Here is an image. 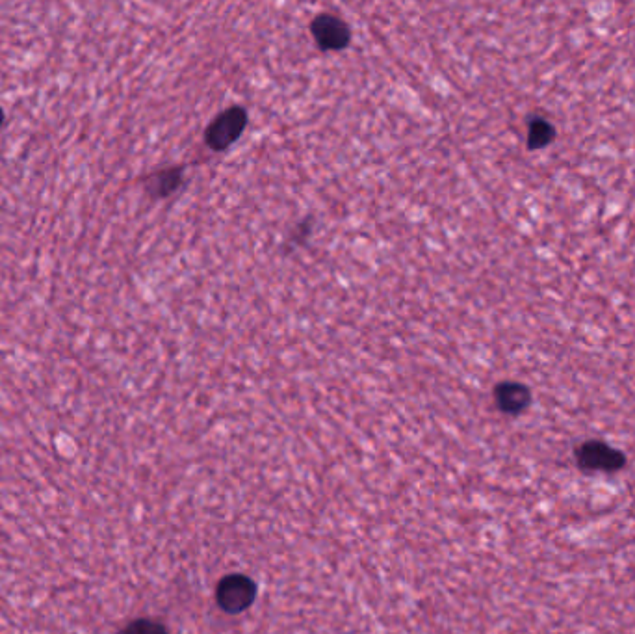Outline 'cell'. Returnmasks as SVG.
<instances>
[{
    "instance_id": "cell-1",
    "label": "cell",
    "mask_w": 635,
    "mask_h": 634,
    "mask_svg": "<svg viewBox=\"0 0 635 634\" xmlns=\"http://www.w3.org/2000/svg\"><path fill=\"white\" fill-rule=\"evenodd\" d=\"M576 462L584 473H619L626 465V456L600 439L584 441L576 449Z\"/></svg>"
},
{
    "instance_id": "cell-2",
    "label": "cell",
    "mask_w": 635,
    "mask_h": 634,
    "mask_svg": "<svg viewBox=\"0 0 635 634\" xmlns=\"http://www.w3.org/2000/svg\"><path fill=\"white\" fill-rule=\"evenodd\" d=\"M255 597L257 584L240 573L223 577L216 588V601L227 614H242L255 603Z\"/></svg>"
},
{
    "instance_id": "cell-3",
    "label": "cell",
    "mask_w": 635,
    "mask_h": 634,
    "mask_svg": "<svg viewBox=\"0 0 635 634\" xmlns=\"http://www.w3.org/2000/svg\"><path fill=\"white\" fill-rule=\"evenodd\" d=\"M247 125V114L244 108L233 106L227 108L225 112H221L218 118L212 119V123L208 125L205 140L207 146L212 151H223L229 146H233L234 142L240 138V134L244 133Z\"/></svg>"
},
{
    "instance_id": "cell-4",
    "label": "cell",
    "mask_w": 635,
    "mask_h": 634,
    "mask_svg": "<svg viewBox=\"0 0 635 634\" xmlns=\"http://www.w3.org/2000/svg\"><path fill=\"white\" fill-rule=\"evenodd\" d=\"M312 38L322 51H342L351 40V30L346 21L337 15L322 14L311 23Z\"/></svg>"
},
{
    "instance_id": "cell-5",
    "label": "cell",
    "mask_w": 635,
    "mask_h": 634,
    "mask_svg": "<svg viewBox=\"0 0 635 634\" xmlns=\"http://www.w3.org/2000/svg\"><path fill=\"white\" fill-rule=\"evenodd\" d=\"M493 395L496 408L511 417H517L532 406V391L520 382H500L494 387Z\"/></svg>"
},
{
    "instance_id": "cell-6",
    "label": "cell",
    "mask_w": 635,
    "mask_h": 634,
    "mask_svg": "<svg viewBox=\"0 0 635 634\" xmlns=\"http://www.w3.org/2000/svg\"><path fill=\"white\" fill-rule=\"evenodd\" d=\"M182 185L181 168H166L145 179V190L151 198L162 199L171 196Z\"/></svg>"
},
{
    "instance_id": "cell-7",
    "label": "cell",
    "mask_w": 635,
    "mask_h": 634,
    "mask_svg": "<svg viewBox=\"0 0 635 634\" xmlns=\"http://www.w3.org/2000/svg\"><path fill=\"white\" fill-rule=\"evenodd\" d=\"M558 138V129L550 119L543 116H533L528 121V134H526V146L530 151H539L552 146Z\"/></svg>"
},
{
    "instance_id": "cell-8",
    "label": "cell",
    "mask_w": 635,
    "mask_h": 634,
    "mask_svg": "<svg viewBox=\"0 0 635 634\" xmlns=\"http://www.w3.org/2000/svg\"><path fill=\"white\" fill-rule=\"evenodd\" d=\"M119 634H169V631L162 621L138 618V620L130 621L129 625H125Z\"/></svg>"
},
{
    "instance_id": "cell-9",
    "label": "cell",
    "mask_w": 635,
    "mask_h": 634,
    "mask_svg": "<svg viewBox=\"0 0 635 634\" xmlns=\"http://www.w3.org/2000/svg\"><path fill=\"white\" fill-rule=\"evenodd\" d=\"M309 231H311V224L305 222V224L299 225L298 231L292 235L290 240H292V242H303V240L307 238V235H309Z\"/></svg>"
},
{
    "instance_id": "cell-10",
    "label": "cell",
    "mask_w": 635,
    "mask_h": 634,
    "mask_svg": "<svg viewBox=\"0 0 635 634\" xmlns=\"http://www.w3.org/2000/svg\"><path fill=\"white\" fill-rule=\"evenodd\" d=\"M2 123H4V110L0 108V127H2Z\"/></svg>"
}]
</instances>
